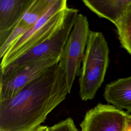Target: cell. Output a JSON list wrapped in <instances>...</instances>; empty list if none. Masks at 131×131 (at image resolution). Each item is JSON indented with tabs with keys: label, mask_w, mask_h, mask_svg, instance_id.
I'll return each instance as SVG.
<instances>
[{
	"label": "cell",
	"mask_w": 131,
	"mask_h": 131,
	"mask_svg": "<svg viewBox=\"0 0 131 131\" xmlns=\"http://www.w3.org/2000/svg\"><path fill=\"white\" fill-rule=\"evenodd\" d=\"M69 94L58 63L26 85L14 97L0 102V131H31Z\"/></svg>",
	"instance_id": "1"
},
{
	"label": "cell",
	"mask_w": 131,
	"mask_h": 131,
	"mask_svg": "<svg viewBox=\"0 0 131 131\" xmlns=\"http://www.w3.org/2000/svg\"><path fill=\"white\" fill-rule=\"evenodd\" d=\"M108 54L103 34L90 31L79 78V95L82 100L93 99L102 84L108 66Z\"/></svg>",
	"instance_id": "2"
},
{
	"label": "cell",
	"mask_w": 131,
	"mask_h": 131,
	"mask_svg": "<svg viewBox=\"0 0 131 131\" xmlns=\"http://www.w3.org/2000/svg\"><path fill=\"white\" fill-rule=\"evenodd\" d=\"M66 0H55L47 13L35 25L16 40L1 59V69L7 67L31 49L52 36L66 17Z\"/></svg>",
	"instance_id": "3"
},
{
	"label": "cell",
	"mask_w": 131,
	"mask_h": 131,
	"mask_svg": "<svg viewBox=\"0 0 131 131\" xmlns=\"http://www.w3.org/2000/svg\"><path fill=\"white\" fill-rule=\"evenodd\" d=\"M78 11L76 9L68 7L65 20L58 30L48 39L1 69L0 80L7 78L19 69L31 62L52 56L61 57L78 14Z\"/></svg>",
	"instance_id": "4"
},
{
	"label": "cell",
	"mask_w": 131,
	"mask_h": 131,
	"mask_svg": "<svg viewBox=\"0 0 131 131\" xmlns=\"http://www.w3.org/2000/svg\"><path fill=\"white\" fill-rule=\"evenodd\" d=\"M90 31L86 16L78 14L58 63L64 72L69 93L76 77L80 74Z\"/></svg>",
	"instance_id": "5"
},
{
	"label": "cell",
	"mask_w": 131,
	"mask_h": 131,
	"mask_svg": "<svg viewBox=\"0 0 131 131\" xmlns=\"http://www.w3.org/2000/svg\"><path fill=\"white\" fill-rule=\"evenodd\" d=\"M60 58L52 56L35 61L19 69L7 78L0 80V102L12 98L26 85L58 63Z\"/></svg>",
	"instance_id": "6"
},
{
	"label": "cell",
	"mask_w": 131,
	"mask_h": 131,
	"mask_svg": "<svg viewBox=\"0 0 131 131\" xmlns=\"http://www.w3.org/2000/svg\"><path fill=\"white\" fill-rule=\"evenodd\" d=\"M127 114L113 105L99 103L86 113L81 131H124Z\"/></svg>",
	"instance_id": "7"
},
{
	"label": "cell",
	"mask_w": 131,
	"mask_h": 131,
	"mask_svg": "<svg viewBox=\"0 0 131 131\" xmlns=\"http://www.w3.org/2000/svg\"><path fill=\"white\" fill-rule=\"evenodd\" d=\"M33 1H0V46L5 41Z\"/></svg>",
	"instance_id": "8"
},
{
	"label": "cell",
	"mask_w": 131,
	"mask_h": 131,
	"mask_svg": "<svg viewBox=\"0 0 131 131\" xmlns=\"http://www.w3.org/2000/svg\"><path fill=\"white\" fill-rule=\"evenodd\" d=\"M82 2L98 16L109 20L115 25L122 18L131 5V0H83Z\"/></svg>",
	"instance_id": "9"
},
{
	"label": "cell",
	"mask_w": 131,
	"mask_h": 131,
	"mask_svg": "<svg viewBox=\"0 0 131 131\" xmlns=\"http://www.w3.org/2000/svg\"><path fill=\"white\" fill-rule=\"evenodd\" d=\"M103 97L105 100L118 108L131 112V76L107 84Z\"/></svg>",
	"instance_id": "10"
},
{
	"label": "cell",
	"mask_w": 131,
	"mask_h": 131,
	"mask_svg": "<svg viewBox=\"0 0 131 131\" xmlns=\"http://www.w3.org/2000/svg\"><path fill=\"white\" fill-rule=\"evenodd\" d=\"M55 0H34L17 24L30 30L47 13Z\"/></svg>",
	"instance_id": "11"
},
{
	"label": "cell",
	"mask_w": 131,
	"mask_h": 131,
	"mask_svg": "<svg viewBox=\"0 0 131 131\" xmlns=\"http://www.w3.org/2000/svg\"><path fill=\"white\" fill-rule=\"evenodd\" d=\"M115 26L122 47L131 55V5Z\"/></svg>",
	"instance_id": "12"
},
{
	"label": "cell",
	"mask_w": 131,
	"mask_h": 131,
	"mask_svg": "<svg viewBox=\"0 0 131 131\" xmlns=\"http://www.w3.org/2000/svg\"><path fill=\"white\" fill-rule=\"evenodd\" d=\"M48 131H78L73 120L71 118L58 122L54 125L49 127Z\"/></svg>",
	"instance_id": "13"
},
{
	"label": "cell",
	"mask_w": 131,
	"mask_h": 131,
	"mask_svg": "<svg viewBox=\"0 0 131 131\" xmlns=\"http://www.w3.org/2000/svg\"><path fill=\"white\" fill-rule=\"evenodd\" d=\"M124 131H131V115L128 113L126 116Z\"/></svg>",
	"instance_id": "14"
},
{
	"label": "cell",
	"mask_w": 131,
	"mask_h": 131,
	"mask_svg": "<svg viewBox=\"0 0 131 131\" xmlns=\"http://www.w3.org/2000/svg\"><path fill=\"white\" fill-rule=\"evenodd\" d=\"M49 127L43 125H39L31 131H48Z\"/></svg>",
	"instance_id": "15"
}]
</instances>
